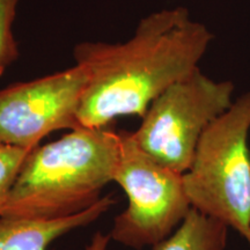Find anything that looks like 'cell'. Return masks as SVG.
Listing matches in <instances>:
<instances>
[{"mask_svg":"<svg viewBox=\"0 0 250 250\" xmlns=\"http://www.w3.org/2000/svg\"><path fill=\"white\" fill-rule=\"evenodd\" d=\"M213 37L177 6L144 17L123 43L77 44L74 61L88 74L78 115L81 126L107 127L121 116L143 118L168 87L198 70Z\"/></svg>","mask_w":250,"mask_h":250,"instance_id":"1","label":"cell"},{"mask_svg":"<svg viewBox=\"0 0 250 250\" xmlns=\"http://www.w3.org/2000/svg\"><path fill=\"white\" fill-rule=\"evenodd\" d=\"M121 132L108 127L72 130L33 148L23 161L0 218H67L102 198L114 181Z\"/></svg>","mask_w":250,"mask_h":250,"instance_id":"2","label":"cell"},{"mask_svg":"<svg viewBox=\"0 0 250 250\" xmlns=\"http://www.w3.org/2000/svg\"><path fill=\"white\" fill-rule=\"evenodd\" d=\"M250 92L205 131L184 190L193 208L233 228L250 246Z\"/></svg>","mask_w":250,"mask_h":250,"instance_id":"3","label":"cell"},{"mask_svg":"<svg viewBox=\"0 0 250 250\" xmlns=\"http://www.w3.org/2000/svg\"><path fill=\"white\" fill-rule=\"evenodd\" d=\"M235 86L214 80L201 68L168 87L149 105L132 137L156 162L184 174L202 136L233 104Z\"/></svg>","mask_w":250,"mask_h":250,"instance_id":"4","label":"cell"},{"mask_svg":"<svg viewBox=\"0 0 250 250\" xmlns=\"http://www.w3.org/2000/svg\"><path fill=\"white\" fill-rule=\"evenodd\" d=\"M114 182L126 193L129 205L115 218L110 236L133 249L167 239L192 208L183 174L146 154L132 133L121 131V153Z\"/></svg>","mask_w":250,"mask_h":250,"instance_id":"5","label":"cell"},{"mask_svg":"<svg viewBox=\"0 0 250 250\" xmlns=\"http://www.w3.org/2000/svg\"><path fill=\"white\" fill-rule=\"evenodd\" d=\"M87 83L86 68L76 64L0 89V145L33 149L55 131L79 129Z\"/></svg>","mask_w":250,"mask_h":250,"instance_id":"6","label":"cell"},{"mask_svg":"<svg viewBox=\"0 0 250 250\" xmlns=\"http://www.w3.org/2000/svg\"><path fill=\"white\" fill-rule=\"evenodd\" d=\"M116 203L112 193L95 205L67 218L23 219L0 218V250H46L59 236L92 224Z\"/></svg>","mask_w":250,"mask_h":250,"instance_id":"7","label":"cell"},{"mask_svg":"<svg viewBox=\"0 0 250 250\" xmlns=\"http://www.w3.org/2000/svg\"><path fill=\"white\" fill-rule=\"evenodd\" d=\"M227 236L226 225L192 208L177 229L153 250H224Z\"/></svg>","mask_w":250,"mask_h":250,"instance_id":"8","label":"cell"},{"mask_svg":"<svg viewBox=\"0 0 250 250\" xmlns=\"http://www.w3.org/2000/svg\"><path fill=\"white\" fill-rule=\"evenodd\" d=\"M20 0H0V77L19 57L13 23Z\"/></svg>","mask_w":250,"mask_h":250,"instance_id":"9","label":"cell"},{"mask_svg":"<svg viewBox=\"0 0 250 250\" xmlns=\"http://www.w3.org/2000/svg\"><path fill=\"white\" fill-rule=\"evenodd\" d=\"M31 149L0 145V217L23 161Z\"/></svg>","mask_w":250,"mask_h":250,"instance_id":"10","label":"cell"},{"mask_svg":"<svg viewBox=\"0 0 250 250\" xmlns=\"http://www.w3.org/2000/svg\"><path fill=\"white\" fill-rule=\"evenodd\" d=\"M110 234L105 235L101 232H98L93 236L92 241L87 246L86 250H108L109 242H110Z\"/></svg>","mask_w":250,"mask_h":250,"instance_id":"11","label":"cell"}]
</instances>
